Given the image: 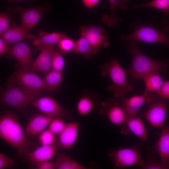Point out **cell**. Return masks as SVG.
<instances>
[{"instance_id":"cell-1","label":"cell","mask_w":169,"mask_h":169,"mask_svg":"<svg viewBox=\"0 0 169 169\" xmlns=\"http://www.w3.org/2000/svg\"><path fill=\"white\" fill-rule=\"evenodd\" d=\"M0 137L15 149L18 158L24 157L35 146L25 134L18 121V115L10 110L0 115Z\"/></svg>"},{"instance_id":"cell-2","label":"cell","mask_w":169,"mask_h":169,"mask_svg":"<svg viewBox=\"0 0 169 169\" xmlns=\"http://www.w3.org/2000/svg\"><path fill=\"white\" fill-rule=\"evenodd\" d=\"M153 16L150 22L142 21L138 18L132 21L129 26L132 30L129 34L122 33L120 38L125 41L128 40L142 42L164 44L169 49V27L157 26Z\"/></svg>"},{"instance_id":"cell-3","label":"cell","mask_w":169,"mask_h":169,"mask_svg":"<svg viewBox=\"0 0 169 169\" xmlns=\"http://www.w3.org/2000/svg\"><path fill=\"white\" fill-rule=\"evenodd\" d=\"M125 42L127 51L131 55V65L125 70L126 74L130 77L131 83L136 80L142 79L145 74L153 70L167 73V60L158 61L152 59L141 51L138 46V42L128 40Z\"/></svg>"},{"instance_id":"cell-4","label":"cell","mask_w":169,"mask_h":169,"mask_svg":"<svg viewBox=\"0 0 169 169\" xmlns=\"http://www.w3.org/2000/svg\"><path fill=\"white\" fill-rule=\"evenodd\" d=\"M100 68L102 76L108 77L110 79L111 84L107 90L112 92L114 97L121 99L133 90V86L127 80L125 70L115 57L101 65Z\"/></svg>"},{"instance_id":"cell-5","label":"cell","mask_w":169,"mask_h":169,"mask_svg":"<svg viewBox=\"0 0 169 169\" xmlns=\"http://www.w3.org/2000/svg\"><path fill=\"white\" fill-rule=\"evenodd\" d=\"M42 94L17 85L7 84L1 95L0 104L14 109L25 115L28 105Z\"/></svg>"},{"instance_id":"cell-6","label":"cell","mask_w":169,"mask_h":169,"mask_svg":"<svg viewBox=\"0 0 169 169\" xmlns=\"http://www.w3.org/2000/svg\"><path fill=\"white\" fill-rule=\"evenodd\" d=\"M19 85L33 91L42 94L44 90L59 91L58 89L48 86L42 78L34 71L17 68L8 79L7 84Z\"/></svg>"},{"instance_id":"cell-7","label":"cell","mask_w":169,"mask_h":169,"mask_svg":"<svg viewBox=\"0 0 169 169\" xmlns=\"http://www.w3.org/2000/svg\"><path fill=\"white\" fill-rule=\"evenodd\" d=\"M107 155L114 167L124 168L138 166L141 167L144 161L141 157V147L140 145L130 147H122L109 150Z\"/></svg>"},{"instance_id":"cell-8","label":"cell","mask_w":169,"mask_h":169,"mask_svg":"<svg viewBox=\"0 0 169 169\" xmlns=\"http://www.w3.org/2000/svg\"><path fill=\"white\" fill-rule=\"evenodd\" d=\"M51 7L49 3L45 2L41 5H36L31 7H13V9L14 12L20 15L21 20L20 27L29 32L38 23L43 14L49 11Z\"/></svg>"},{"instance_id":"cell-9","label":"cell","mask_w":169,"mask_h":169,"mask_svg":"<svg viewBox=\"0 0 169 169\" xmlns=\"http://www.w3.org/2000/svg\"><path fill=\"white\" fill-rule=\"evenodd\" d=\"M168 102L155 94L147 109L144 118L153 126L161 128L165 125Z\"/></svg>"},{"instance_id":"cell-10","label":"cell","mask_w":169,"mask_h":169,"mask_svg":"<svg viewBox=\"0 0 169 169\" xmlns=\"http://www.w3.org/2000/svg\"><path fill=\"white\" fill-rule=\"evenodd\" d=\"M79 33L89 42L94 54H97L101 48H106L109 44V37L105 34V30L100 25H82L79 27Z\"/></svg>"},{"instance_id":"cell-11","label":"cell","mask_w":169,"mask_h":169,"mask_svg":"<svg viewBox=\"0 0 169 169\" xmlns=\"http://www.w3.org/2000/svg\"><path fill=\"white\" fill-rule=\"evenodd\" d=\"M31 105L43 114L50 117L63 119L71 118L70 113L62 107L54 98L49 96H41Z\"/></svg>"},{"instance_id":"cell-12","label":"cell","mask_w":169,"mask_h":169,"mask_svg":"<svg viewBox=\"0 0 169 169\" xmlns=\"http://www.w3.org/2000/svg\"><path fill=\"white\" fill-rule=\"evenodd\" d=\"M99 114L105 116L113 124L120 126L127 119L121 104V99L113 97L100 103Z\"/></svg>"},{"instance_id":"cell-13","label":"cell","mask_w":169,"mask_h":169,"mask_svg":"<svg viewBox=\"0 0 169 169\" xmlns=\"http://www.w3.org/2000/svg\"><path fill=\"white\" fill-rule=\"evenodd\" d=\"M155 94L145 92L141 95L136 94L121 99L122 106L127 118L136 117L139 110L146 103L149 104Z\"/></svg>"},{"instance_id":"cell-14","label":"cell","mask_w":169,"mask_h":169,"mask_svg":"<svg viewBox=\"0 0 169 169\" xmlns=\"http://www.w3.org/2000/svg\"><path fill=\"white\" fill-rule=\"evenodd\" d=\"M9 55L18 61L19 67L29 70L33 61L30 46L26 40L13 44L8 51Z\"/></svg>"},{"instance_id":"cell-15","label":"cell","mask_w":169,"mask_h":169,"mask_svg":"<svg viewBox=\"0 0 169 169\" xmlns=\"http://www.w3.org/2000/svg\"><path fill=\"white\" fill-rule=\"evenodd\" d=\"M59 146L58 141L49 145H41L28 153L23 158L28 162L35 165L49 161L54 157Z\"/></svg>"},{"instance_id":"cell-16","label":"cell","mask_w":169,"mask_h":169,"mask_svg":"<svg viewBox=\"0 0 169 169\" xmlns=\"http://www.w3.org/2000/svg\"><path fill=\"white\" fill-rule=\"evenodd\" d=\"M120 132L128 135L131 132L140 141L142 144L150 141L146 128L140 117L127 118L126 121L120 125Z\"/></svg>"},{"instance_id":"cell-17","label":"cell","mask_w":169,"mask_h":169,"mask_svg":"<svg viewBox=\"0 0 169 169\" xmlns=\"http://www.w3.org/2000/svg\"><path fill=\"white\" fill-rule=\"evenodd\" d=\"M100 104L96 93L86 91L81 95L77 101L76 110L79 115L85 116L99 109Z\"/></svg>"},{"instance_id":"cell-18","label":"cell","mask_w":169,"mask_h":169,"mask_svg":"<svg viewBox=\"0 0 169 169\" xmlns=\"http://www.w3.org/2000/svg\"><path fill=\"white\" fill-rule=\"evenodd\" d=\"M161 129L157 140L150 149L154 154L158 153L162 164L169 166V126L165 125Z\"/></svg>"},{"instance_id":"cell-19","label":"cell","mask_w":169,"mask_h":169,"mask_svg":"<svg viewBox=\"0 0 169 169\" xmlns=\"http://www.w3.org/2000/svg\"><path fill=\"white\" fill-rule=\"evenodd\" d=\"M55 45L47 46L40 51V53L33 61L29 70L39 71L45 75L52 69V58Z\"/></svg>"},{"instance_id":"cell-20","label":"cell","mask_w":169,"mask_h":169,"mask_svg":"<svg viewBox=\"0 0 169 169\" xmlns=\"http://www.w3.org/2000/svg\"><path fill=\"white\" fill-rule=\"evenodd\" d=\"M79 130V124L78 122L66 123L63 130L58 135L59 146L65 149L71 148L77 140Z\"/></svg>"},{"instance_id":"cell-21","label":"cell","mask_w":169,"mask_h":169,"mask_svg":"<svg viewBox=\"0 0 169 169\" xmlns=\"http://www.w3.org/2000/svg\"><path fill=\"white\" fill-rule=\"evenodd\" d=\"M55 118L43 114H36L32 115L29 120L26 127L27 136L34 137L45 129L52 120Z\"/></svg>"},{"instance_id":"cell-22","label":"cell","mask_w":169,"mask_h":169,"mask_svg":"<svg viewBox=\"0 0 169 169\" xmlns=\"http://www.w3.org/2000/svg\"><path fill=\"white\" fill-rule=\"evenodd\" d=\"M37 36L32 41L33 45L40 51L47 46L55 45L66 36L65 32H54L48 33L41 29L37 31Z\"/></svg>"},{"instance_id":"cell-23","label":"cell","mask_w":169,"mask_h":169,"mask_svg":"<svg viewBox=\"0 0 169 169\" xmlns=\"http://www.w3.org/2000/svg\"><path fill=\"white\" fill-rule=\"evenodd\" d=\"M36 37L30 34L20 26L14 25L9 28L0 35L9 45L14 44L28 39L32 41Z\"/></svg>"},{"instance_id":"cell-24","label":"cell","mask_w":169,"mask_h":169,"mask_svg":"<svg viewBox=\"0 0 169 169\" xmlns=\"http://www.w3.org/2000/svg\"><path fill=\"white\" fill-rule=\"evenodd\" d=\"M134 9L141 7L151 8L161 11L163 15L161 19L162 26H169V0H152L147 3L137 4L133 3Z\"/></svg>"},{"instance_id":"cell-25","label":"cell","mask_w":169,"mask_h":169,"mask_svg":"<svg viewBox=\"0 0 169 169\" xmlns=\"http://www.w3.org/2000/svg\"><path fill=\"white\" fill-rule=\"evenodd\" d=\"M55 169H91L92 167L80 164L64 153L57 152L54 156Z\"/></svg>"},{"instance_id":"cell-26","label":"cell","mask_w":169,"mask_h":169,"mask_svg":"<svg viewBox=\"0 0 169 169\" xmlns=\"http://www.w3.org/2000/svg\"><path fill=\"white\" fill-rule=\"evenodd\" d=\"M160 71L154 70L146 74L142 78L145 87V92L156 94L161 87L164 80Z\"/></svg>"},{"instance_id":"cell-27","label":"cell","mask_w":169,"mask_h":169,"mask_svg":"<svg viewBox=\"0 0 169 169\" xmlns=\"http://www.w3.org/2000/svg\"><path fill=\"white\" fill-rule=\"evenodd\" d=\"M118 0H108L110 13L109 15L104 14L101 17V22L111 28H116L119 22L122 19L118 17L116 13Z\"/></svg>"},{"instance_id":"cell-28","label":"cell","mask_w":169,"mask_h":169,"mask_svg":"<svg viewBox=\"0 0 169 169\" xmlns=\"http://www.w3.org/2000/svg\"><path fill=\"white\" fill-rule=\"evenodd\" d=\"M72 52L74 54L81 55L85 59H90L94 54L90 45L82 36L75 42Z\"/></svg>"},{"instance_id":"cell-29","label":"cell","mask_w":169,"mask_h":169,"mask_svg":"<svg viewBox=\"0 0 169 169\" xmlns=\"http://www.w3.org/2000/svg\"><path fill=\"white\" fill-rule=\"evenodd\" d=\"M62 71L52 69L45 75L43 79L46 84L49 87L57 89L62 82Z\"/></svg>"},{"instance_id":"cell-30","label":"cell","mask_w":169,"mask_h":169,"mask_svg":"<svg viewBox=\"0 0 169 169\" xmlns=\"http://www.w3.org/2000/svg\"><path fill=\"white\" fill-rule=\"evenodd\" d=\"M154 154L150 149H148L146 159L144 161V164L141 167L142 169H169V166H166L159 162L155 159Z\"/></svg>"},{"instance_id":"cell-31","label":"cell","mask_w":169,"mask_h":169,"mask_svg":"<svg viewBox=\"0 0 169 169\" xmlns=\"http://www.w3.org/2000/svg\"><path fill=\"white\" fill-rule=\"evenodd\" d=\"M65 65L64 59L59 50L54 49L52 55V69L62 71Z\"/></svg>"},{"instance_id":"cell-32","label":"cell","mask_w":169,"mask_h":169,"mask_svg":"<svg viewBox=\"0 0 169 169\" xmlns=\"http://www.w3.org/2000/svg\"><path fill=\"white\" fill-rule=\"evenodd\" d=\"M55 134L51 132L48 128L42 131L38 137V140L42 146L53 144L56 142Z\"/></svg>"},{"instance_id":"cell-33","label":"cell","mask_w":169,"mask_h":169,"mask_svg":"<svg viewBox=\"0 0 169 169\" xmlns=\"http://www.w3.org/2000/svg\"><path fill=\"white\" fill-rule=\"evenodd\" d=\"M75 42L71 38L65 36L57 44L59 51L64 54L73 51Z\"/></svg>"},{"instance_id":"cell-34","label":"cell","mask_w":169,"mask_h":169,"mask_svg":"<svg viewBox=\"0 0 169 169\" xmlns=\"http://www.w3.org/2000/svg\"><path fill=\"white\" fill-rule=\"evenodd\" d=\"M63 119L59 117L54 118L48 125V129L55 135H59L64 129L66 123Z\"/></svg>"},{"instance_id":"cell-35","label":"cell","mask_w":169,"mask_h":169,"mask_svg":"<svg viewBox=\"0 0 169 169\" xmlns=\"http://www.w3.org/2000/svg\"><path fill=\"white\" fill-rule=\"evenodd\" d=\"M10 18L9 14L6 12L0 14V35H1L9 28Z\"/></svg>"},{"instance_id":"cell-36","label":"cell","mask_w":169,"mask_h":169,"mask_svg":"<svg viewBox=\"0 0 169 169\" xmlns=\"http://www.w3.org/2000/svg\"><path fill=\"white\" fill-rule=\"evenodd\" d=\"M15 160L13 157L7 156L4 154L0 153V169L9 168L14 165Z\"/></svg>"},{"instance_id":"cell-37","label":"cell","mask_w":169,"mask_h":169,"mask_svg":"<svg viewBox=\"0 0 169 169\" xmlns=\"http://www.w3.org/2000/svg\"><path fill=\"white\" fill-rule=\"evenodd\" d=\"M156 94L163 99H169V80L164 81L161 87Z\"/></svg>"},{"instance_id":"cell-38","label":"cell","mask_w":169,"mask_h":169,"mask_svg":"<svg viewBox=\"0 0 169 169\" xmlns=\"http://www.w3.org/2000/svg\"><path fill=\"white\" fill-rule=\"evenodd\" d=\"M35 169H54L55 166L54 162L49 161H43L34 165Z\"/></svg>"},{"instance_id":"cell-39","label":"cell","mask_w":169,"mask_h":169,"mask_svg":"<svg viewBox=\"0 0 169 169\" xmlns=\"http://www.w3.org/2000/svg\"><path fill=\"white\" fill-rule=\"evenodd\" d=\"M9 44L2 38H0V56H1L8 52Z\"/></svg>"},{"instance_id":"cell-40","label":"cell","mask_w":169,"mask_h":169,"mask_svg":"<svg viewBox=\"0 0 169 169\" xmlns=\"http://www.w3.org/2000/svg\"><path fill=\"white\" fill-rule=\"evenodd\" d=\"M100 0H81L84 5L88 8H92L96 7Z\"/></svg>"},{"instance_id":"cell-41","label":"cell","mask_w":169,"mask_h":169,"mask_svg":"<svg viewBox=\"0 0 169 169\" xmlns=\"http://www.w3.org/2000/svg\"><path fill=\"white\" fill-rule=\"evenodd\" d=\"M128 0H118L117 7L124 10H126L128 8L127 3Z\"/></svg>"},{"instance_id":"cell-42","label":"cell","mask_w":169,"mask_h":169,"mask_svg":"<svg viewBox=\"0 0 169 169\" xmlns=\"http://www.w3.org/2000/svg\"><path fill=\"white\" fill-rule=\"evenodd\" d=\"M9 2L12 3L14 1H34L35 0H5Z\"/></svg>"}]
</instances>
